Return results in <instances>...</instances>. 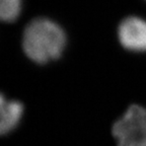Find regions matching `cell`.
Wrapping results in <instances>:
<instances>
[{
	"instance_id": "obj_3",
	"label": "cell",
	"mask_w": 146,
	"mask_h": 146,
	"mask_svg": "<svg viewBox=\"0 0 146 146\" xmlns=\"http://www.w3.org/2000/svg\"><path fill=\"white\" fill-rule=\"evenodd\" d=\"M119 41L127 50L146 52V21L140 17L130 16L121 23L118 30Z\"/></svg>"
},
{
	"instance_id": "obj_2",
	"label": "cell",
	"mask_w": 146,
	"mask_h": 146,
	"mask_svg": "<svg viewBox=\"0 0 146 146\" xmlns=\"http://www.w3.org/2000/svg\"><path fill=\"white\" fill-rule=\"evenodd\" d=\"M118 146H146V109L131 106L113 126Z\"/></svg>"
},
{
	"instance_id": "obj_1",
	"label": "cell",
	"mask_w": 146,
	"mask_h": 146,
	"mask_svg": "<svg viewBox=\"0 0 146 146\" xmlns=\"http://www.w3.org/2000/svg\"><path fill=\"white\" fill-rule=\"evenodd\" d=\"M21 46L31 61L46 64L62 55L66 46V35L54 21L36 17L27 23L23 30Z\"/></svg>"
},
{
	"instance_id": "obj_5",
	"label": "cell",
	"mask_w": 146,
	"mask_h": 146,
	"mask_svg": "<svg viewBox=\"0 0 146 146\" xmlns=\"http://www.w3.org/2000/svg\"><path fill=\"white\" fill-rule=\"evenodd\" d=\"M23 0H0V21L12 23L21 12Z\"/></svg>"
},
{
	"instance_id": "obj_4",
	"label": "cell",
	"mask_w": 146,
	"mask_h": 146,
	"mask_svg": "<svg viewBox=\"0 0 146 146\" xmlns=\"http://www.w3.org/2000/svg\"><path fill=\"white\" fill-rule=\"evenodd\" d=\"M25 107L21 102L8 100L0 92V136L8 134L17 127Z\"/></svg>"
}]
</instances>
